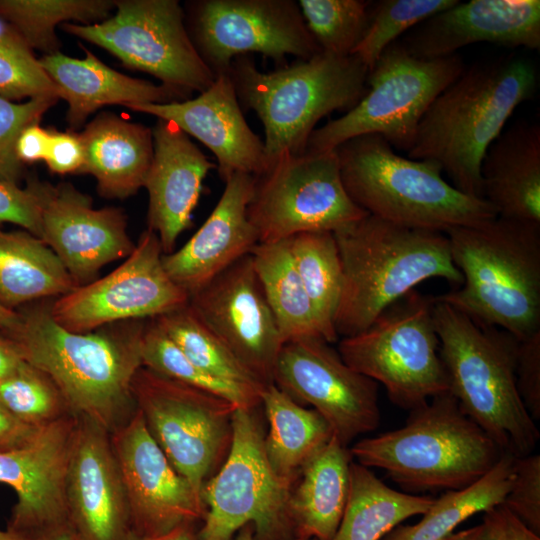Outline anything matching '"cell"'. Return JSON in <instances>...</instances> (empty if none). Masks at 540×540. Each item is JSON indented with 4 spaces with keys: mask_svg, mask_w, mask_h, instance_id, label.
<instances>
[{
    "mask_svg": "<svg viewBox=\"0 0 540 540\" xmlns=\"http://www.w3.org/2000/svg\"><path fill=\"white\" fill-rule=\"evenodd\" d=\"M130 540H198L194 525H183L158 537H139L133 533Z\"/></svg>",
    "mask_w": 540,
    "mask_h": 540,
    "instance_id": "9f6ffc18",
    "label": "cell"
},
{
    "mask_svg": "<svg viewBox=\"0 0 540 540\" xmlns=\"http://www.w3.org/2000/svg\"><path fill=\"white\" fill-rule=\"evenodd\" d=\"M114 16L96 24H64L69 33L110 51L126 66L192 94L215 76L198 54L176 0L116 1Z\"/></svg>",
    "mask_w": 540,
    "mask_h": 540,
    "instance_id": "5bb4252c",
    "label": "cell"
},
{
    "mask_svg": "<svg viewBox=\"0 0 540 540\" xmlns=\"http://www.w3.org/2000/svg\"><path fill=\"white\" fill-rule=\"evenodd\" d=\"M333 233L343 271L334 319L341 338L367 329L388 306L427 279L463 282L445 233L404 227L369 214Z\"/></svg>",
    "mask_w": 540,
    "mask_h": 540,
    "instance_id": "277c9868",
    "label": "cell"
},
{
    "mask_svg": "<svg viewBox=\"0 0 540 540\" xmlns=\"http://www.w3.org/2000/svg\"><path fill=\"white\" fill-rule=\"evenodd\" d=\"M45 428L35 427L20 421L0 405V452L24 448L33 444Z\"/></svg>",
    "mask_w": 540,
    "mask_h": 540,
    "instance_id": "f907efd6",
    "label": "cell"
},
{
    "mask_svg": "<svg viewBox=\"0 0 540 540\" xmlns=\"http://www.w3.org/2000/svg\"><path fill=\"white\" fill-rule=\"evenodd\" d=\"M43 183L26 188L0 181V224L12 223L40 238Z\"/></svg>",
    "mask_w": 540,
    "mask_h": 540,
    "instance_id": "bcb514c9",
    "label": "cell"
},
{
    "mask_svg": "<svg viewBox=\"0 0 540 540\" xmlns=\"http://www.w3.org/2000/svg\"><path fill=\"white\" fill-rule=\"evenodd\" d=\"M435 297L415 289L388 306L364 331L338 340L356 372L381 383L389 400L411 411L449 392L433 319Z\"/></svg>",
    "mask_w": 540,
    "mask_h": 540,
    "instance_id": "9c48e42d",
    "label": "cell"
},
{
    "mask_svg": "<svg viewBox=\"0 0 540 540\" xmlns=\"http://www.w3.org/2000/svg\"><path fill=\"white\" fill-rule=\"evenodd\" d=\"M18 320L17 310H10L0 304V332L12 330L17 325Z\"/></svg>",
    "mask_w": 540,
    "mask_h": 540,
    "instance_id": "6f0895ef",
    "label": "cell"
},
{
    "mask_svg": "<svg viewBox=\"0 0 540 540\" xmlns=\"http://www.w3.org/2000/svg\"><path fill=\"white\" fill-rule=\"evenodd\" d=\"M514 516L540 535V455L515 457L512 485L502 503Z\"/></svg>",
    "mask_w": 540,
    "mask_h": 540,
    "instance_id": "f6af8a7d",
    "label": "cell"
},
{
    "mask_svg": "<svg viewBox=\"0 0 540 540\" xmlns=\"http://www.w3.org/2000/svg\"><path fill=\"white\" fill-rule=\"evenodd\" d=\"M334 150L346 192L369 215L442 233L497 216L485 199L448 183L437 162L402 157L378 134L351 138Z\"/></svg>",
    "mask_w": 540,
    "mask_h": 540,
    "instance_id": "52a82bcc",
    "label": "cell"
},
{
    "mask_svg": "<svg viewBox=\"0 0 540 540\" xmlns=\"http://www.w3.org/2000/svg\"><path fill=\"white\" fill-rule=\"evenodd\" d=\"M56 101L43 97L15 103L0 95V181L18 184L23 163L16 155L17 139L26 127L38 123Z\"/></svg>",
    "mask_w": 540,
    "mask_h": 540,
    "instance_id": "ee69618b",
    "label": "cell"
},
{
    "mask_svg": "<svg viewBox=\"0 0 540 540\" xmlns=\"http://www.w3.org/2000/svg\"><path fill=\"white\" fill-rule=\"evenodd\" d=\"M76 286L56 254L26 230L0 228V304L10 310L61 297Z\"/></svg>",
    "mask_w": 540,
    "mask_h": 540,
    "instance_id": "4dcf8cb0",
    "label": "cell"
},
{
    "mask_svg": "<svg viewBox=\"0 0 540 540\" xmlns=\"http://www.w3.org/2000/svg\"><path fill=\"white\" fill-rule=\"evenodd\" d=\"M234 540H255L254 532L251 525H246L238 531L237 536ZM293 540H314V539H305V538H294Z\"/></svg>",
    "mask_w": 540,
    "mask_h": 540,
    "instance_id": "680465c9",
    "label": "cell"
},
{
    "mask_svg": "<svg viewBox=\"0 0 540 540\" xmlns=\"http://www.w3.org/2000/svg\"><path fill=\"white\" fill-rule=\"evenodd\" d=\"M515 457L504 453L497 464L472 485L445 491L421 520L398 525L381 540H443L473 515L501 505L514 477Z\"/></svg>",
    "mask_w": 540,
    "mask_h": 540,
    "instance_id": "e575fe53",
    "label": "cell"
},
{
    "mask_svg": "<svg viewBox=\"0 0 540 540\" xmlns=\"http://www.w3.org/2000/svg\"><path fill=\"white\" fill-rule=\"evenodd\" d=\"M49 142L50 130L41 128L38 123L29 125L17 139L15 147L17 158L23 164L45 160Z\"/></svg>",
    "mask_w": 540,
    "mask_h": 540,
    "instance_id": "816d5d0a",
    "label": "cell"
},
{
    "mask_svg": "<svg viewBox=\"0 0 540 540\" xmlns=\"http://www.w3.org/2000/svg\"><path fill=\"white\" fill-rule=\"evenodd\" d=\"M190 38L215 78L239 56L259 53L282 62L321 52L293 0H198L187 16Z\"/></svg>",
    "mask_w": 540,
    "mask_h": 540,
    "instance_id": "9a60e30c",
    "label": "cell"
},
{
    "mask_svg": "<svg viewBox=\"0 0 540 540\" xmlns=\"http://www.w3.org/2000/svg\"><path fill=\"white\" fill-rule=\"evenodd\" d=\"M483 523L495 540H540L502 504L484 512Z\"/></svg>",
    "mask_w": 540,
    "mask_h": 540,
    "instance_id": "681fc988",
    "label": "cell"
},
{
    "mask_svg": "<svg viewBox=\"0 0 540 540\" xmlns=\"http://www.w3.org/2000/svg\"><path fill=\"white\" fill-rule=\"evenodd\" d=\"M152 135L153 159L144 184L149 198L148 229L156 233L168 254L191 225L202 182L216 165L169 121L158 119Z\"/></svg>",
    "mask_w": 540,
    "mask_h": 540,
    "instance_id": "484cf974",
    "label": "cell"
},
{
    "mask_svg": "<svg viewBox=\"0 0 540 540\" xmlns=\"http://www.w3.org/2000/svg\"><path fill=\"white\" fill-rule=\"evenodd\" d=\"M0 540H28L26 537L11 530H0Z\"/></svg>",
    "mask_w": 540,
    "mask_h": 540,
    "instance_id": "91938a15",
    "label": "cell"
},
{
    "mask_svg": "<svg viewBox=\"0 0 540 540\" xmlns=\"http://www.w3.org/2000/svg\"><path fill=\"white\" fill-rule=\"evenodd\" d=\"M25 360L17 345L0 332V381L18 369Z\"/></svg>",
    "mask_w": 540,
    "mask_h": 540,
    "instance_id": "f5cc1de1",
    "label": "cell"
},
{
    "mask_svg": "<svg viewBox=\"0 0 540 540\" xmlns=\"http://www.w3.org/2000/svg\"><path fill=\"white\" fill-rule=\"evenodd\" d=\"M127 108L169 121L202 142L216 157L224 183L235 173L256 177L269 167L264 142L246 122L228 73L194 99Z\"/></svg>",
    "mask_w": 540,
    "mask_h": 540,
    "instance_id": "603a6c76",
    "label": "cell"
},
{
    "mask_svg": "<svg viewBox=\"0 0 540 540\" xmlns=\"http://www.w3.org/2000/svg\"><path fill=\"white\" fill-rule=\"evenodd\" d=\"M64 498L68 521L82 540H130L133 535L111 433L86 416H76Z\"/></svg>",
    "mask_w": 540,
    "mask_h": 540,
    "instance_id": "ffe728a7",
    "label": "cell"
},
{
    "mask_svg": "<svg viewBox=\"0 0 540 540\" xmlns=\"http://www.w3.org/2000/svg\"><path fill=\"white\" fill-rule=\"evenodd\" d=\"M251 258L284 343L308 337L325 340L315 309L293 263L287 239L258 243Z\"/></svg>",
    "mask_w": 540,
    "mask_h": 540,
    "instance_id": "836d02e7",
    "label": "cell"
},
{
    "mask_svg": "<svg viewBox=\"0 0 540 540\" xmlns=\"http://www.w3.org/2000/svg\"><path fill=\"white\" fill-rule=\"evenodd\" d=\"M116 6L109 0H0V18L30 47L57 52L60 22L104 20Z\"/></svg>",
    "mask_w": 540,
    "mask_h": 540,
    "instance_id": "74e56055",
    "label": "cell"
},
{
    "mask_svg": "<svg viewBox=\"0 0 540 540\" xmlns=\"http://www.w3.org/2000/svg\"><path fill=\"white\" fill-rule=\"evenodd\" d=\"M272 383L295 402L317 411L347 447L379 426L378 383L350 368L322 338L285 342Z\"/></svg>",
    "mask_w": 540,
    "mask_h": 540,
    "instance_id": "e0dca14e",
    "label": "cell"
},
{
    "mask_svg": "<svg viewBox=\"0 0 540 540\" xmlns=\"http://www.w3.org/2000/svg\"><path fill=\"white\" fill-rule=\"evenodd\" d=\"M482 198L498 217L540 223V126L518 122L488 148Z\"/></svg>",
    "mask_w": 540,
    "mask_h": 540,
    "instance_id": "83f0119b",
    "label": "cell"
},
{
    "mask_svg": "<svg viewBox=\"0 0 540 540\" xmlns=\"http://www.w3.org/2000/svg\"><path fill=\"white\" fill-rule=\"evenodd\" d=\"M295 268L312 302L325 340H339L334 327L343 282L342 264L333 232L316 231L287 239Z\"/></svg>",
    "mask_w": 540,
    "mask_h": 540,
    "instance_id": "d590c367",
    "label": "cell"
},
{
    "mask_svg": "<svg viewBox=\"0 0 540 540\" xmlns=\"http://www.w3.org/2000/svg\"><path fill=\"white\" fill-rule=\"evenodd\" d=\"M141 356L142 365L147 369L224 398L237 408L255 409L261 403L262 392L221 380L196 366L166 335L155 319L145 326Z\"/></svg>",
    "mask_w": 540,
    "mask_h": 540,
    "instance_id": "f35d334b",
    "label": "cell"
},
{
    "mask_svg": "<svg viewBox=\"0 0 540 540\" xmlns=\"http://www.w3.org/2000/svg\"><path fill=\"white\" fill-rule=\"evenodd\" d=\"M349 451L357 463L382 469L410 494L466 488L506 453L450 392L409 411L404 426L359 440Z\"/></svg>",
    "mask_w": 540,
    "mask_h": 540,
    "instance_id": "8992f818",
    "label": "cell"
},
{
    "mask_svg": "<svg viewBox=\"0 0 540 540\" xmlns=\"http://www.w3.org/2000/svg\"><path fill=\"white\" fill-rule=\"evenodd\" d=\"M40 238L76 286L94 281L105 265L128 257L135 247L120 209H95L69 184H43Z\"/></svg>",
    "mask_w": 540,
    "mask_h": 540,
    "instance_id": "44dd1931",
    "label": "cell"
},
{
    "mask_svg": "<svg viewBox=\"0 0 540 540\" xmlns=\"http://www.w3.org/2000/svg\"><path fill=\"white\" fill-rule=\"evenodd\" d=\"M254 182L250 174H233L202 226L180 249L163 254L165 271L189 297L259 243L247 216Z\"/></svg>",
    "mask_w": 540,
    "mask_h": 540,
    "instance_id": "d4e9b609",
    "label": "cell"
},
{
    "mask_svg": "<svg viewBox=\"0 0 540 540\" xmlns=\"http://www.w3.org/2000/svg\"><path fill=\"white\" fill-rule=\"evenodd\" d=\"M537 82L523 57L464 68L423 115L408 158L437 162L456 189L482 198L483 158L516 107L534 97Z\"/></svg>",
    "mask_w": 540,
    "mask_h": 540,
    "instance_id": "7a4b0ae2",
    "label": "cell"
},
{
    "mask_svg": "<svg viewBox=\"0 0 540 540\" xmlns=\"http://www.w3.org/2000/svg\"><path fill=\"white\" fill-rule=\"evenodd\" d=\"M269 423L264 437L267 459L281 477L296 481L301 469L333 437L326 420L306 408L273 383L261 393V403Z\"/></svg>",
    "mask_w": 540,
    "mask_h": 540,
    "instance_id": "d6a6232c",
    "label": "cell"
},
{
    "mask_svg": "<svg viewBox=\"0 0 540 540\" xmlns=\"http://www.w3.org/2000/svg\"><path fill=\"white\" fill-rule=\"evenodd\" d=\"M443 540H495L484 523L453 532Z\"/></svg>",
    "mask_w": 540,
    "mask_h": 540,
    "instance_id": "11a10c76",
    "label": "cell"
},
{
    "mask_svg": "<svg viewBox=\"0 0 540 540\" xmlns=\"http://www.w3.org/2000/svg\"><path fill=\"white\" fill-rule=\"evenodd\" d=\"M29 540H82L69 521L49 527Z\"/></svg>",
    "mask_w": 540,
    "mask_h": 540,
    "instance_id": "db71d44e",
    "label": "cell"
},
{
    "mask_svg": "<svg viewBox=\"0 0 540 540\" xmlns=\"http://www.w3.org/2000/svg\"><path fill=\"white\" fill-rule=\"evenodd\" d=\"M45 161L54 173L79 172L83 164L80 135L50 130V142Z\"/></svg>",
    "mask_w": 540,
    "mask_h": 540,
    "instance_id": "c3c4849f",
    "label": "cell"
},
{
    "mask_svg": "<svg viewBox=\"0 0 540 540\" xmlns=\"http://www.w3.org/2000/svg\"><path fill=\"white\" fill-rule=\"evenodd\" d=\"M75 428L76 416L69 415L46 427L33 444L0 452V483L17 495L8 530L29 540L68 521L64 477Z\"/></svg>",
    "mask_w": 540,
    "mask_h": 540,
    "instance_id": "cb8c5ba5",
    "label": "cell"
},
{
    "mask_svg": "<svg viewBox=\"0 0 540 540\" xmlns=\"http://www.w3.org/2000/svg\"><path fill=\"white\" fill-rule=\"evenodd\" d=\"M131 391L152 438L176 471L201 494L204 483L229 452L237 407L144 366L135 373Z\"/></svg>",
    "mask_w": 540,
    "mask_h": 540,
    "instance_id": "4fadbf2b",
    "label": "cell"
},
{
    "mask_svg": "<svg viewBox=\"0 0 540 540\" xmlns=\"http://www.w3.org/2000/svg\"><path fill=\"white\" fill-rule=\"evenodd\" d=\"M352 461L349 448L333 435L301 469L288 503L295 538H333L348 499Z\"/></svg>",
    "mask_w": 540,
    "mask_h": 540,
    "instance_id": "f546056e",
    "label": "cell"
},
{
    "mask_svg": "<svg viewBox=\"0 0 540 540\" xmlns=\"http://www.w3.org/2000/svg\"><path fill=\"white\" fill-rule=\"evenodd\" d=\"M11 31L12 28L9 26V24L5 22L2 18H0V39L5 37Z\"/></svg>",
    "mask_w": 540,
    "mask_h": 540,
    "instance_id": "94428289",
    "label": "cell"
},
{
    "mask_svg": "<svg viewBox=\"0 0 540 540\" xmlns=\"http://www.w3.org/2000/svg\"><path fill=\"white\" fill-rule=\"evenodd\" d=\"M0 95L8 100L60 98L57 86L13 29L0 39Z\"/></svg>",
    "mask_w": 540,
    "mask_h": 540,
    "instance_id": "7bdbcfd3",
    "label": "cell"
},
{
    "mask_svg": "<svg viewBox=\"0 0 540 540\" xmlns=\"http://www.w3.org/2000/svg\"><path fill=\"white\" fill-rule=\"evenodd\" d=\"M434 499L395 490L352 461L346 507L331 540H381L406 519L423 515Z\"/></svg>",
    "mask_w": 540,
    "mask_h": 540,
    "instance_id": "1f68e13d",
    "label": "cell"
},
{
    "mask_svg": "<svg viewBox=\"0 0 540 540\" xmlns=\"http://www.w3.org/2000/svg\"><path fill=\"white\" fill-rule=\"evenodd\" d=\"M433 319L449 392L460 409L503 452L516 458L532 454L540 432L516 386L519 340L475 322L436 297Z\"/></svg>",
    "mask_w": 540,
    "mask_h": 540,
    "instance_id": "5b68a950",
    "label": "cell"
},
{
    "mask_svg": "<svg viewBox=\"0 0 540 540\" xmlns=\"http://www.w3.org/2000/svg\"><path fill=\"white\" fill-rule=\"evenodd\" d=\"M79 135L83 147L79 172L95 177L101 195L123 199L144 187L153 159L151 129L103 113Z\"/></svg>",
    "mask_w": 540,
    "mask_h": 540,
    "instance_id": "f1b7e54d",
    "label": "cell"
},
{
    "mask_svg": "<svg viewBox=\"0 0 540 540\" xmlns=\"http://www.w3.org/2000/svg\"><path fill=\"white\" fill-rule=\"evenodd\" d=\"M463 282L436 296L517 340L540 331V223L494 217L445 232Z\"/></svg>",
    "mask_w": 540,
    "mask_h": 540,
    "instance_id": "3957f363",
    "label": "cell"
},
{
    "mask_svg": "<svg viewBox=\"0 0 540 540\" xmlns=\"http://www.w3.org/2000/svg\"><path fill=\"white\" fill-rule=\"evenodd\" d=\"M397 42L419 59L448 57L479 42L538 50L540 1H457L412 28Z\"/></svg>",
    "mask_w": 540,
    "mask_h": 540,
    "instance_id": "7402d4cb",
    "label": "cell"
},
{
    "mask_svg": "<svg viewBox=\"0 0 540 540\" xmlns=\"http://www.w3.org/2000/svg\"><path fill=\"white\" fill-rule=\"evenodd\" d=\"M297 3L321 52L340 57L352 54L366 30L371 1L299 0Z\"/></svg>",
    "mask_w": 540,
    "mask_h": 540,
    "instance_id": "b9f144b4",
    "label": "cell"
},
{
    "mask_svg": "<svg viewBox=\"0 0 540 540\" xmlns=\"http://www.w3.org/2000/svg\"><path fill=\"white\" fill-rule=\"evenodd\" d=\"M17 312V325L2 333L27 363L53 380L73 415L86 416L109 433L130 420L136 412L132 380L143 366L142 320L77 333L54 321L50 304Z\"/></svg>",
    "mask_w": 540,
    "mask_h": 540,
    "instance_id": "6da1fadb",
    "label": "cell"
},
{
    "mask_svg": "<svg viewBox=\"0 0 540 540\" xmlns=\"http://www.w3.org/2000/svg\"><path fill=\"white\" fill-rule=\"evenodd\" d=\"M39 63L68 103L67 120L78 128L98 108L108 104H165L189 99L191 94L136 79L108 67L86 51L82 59L55 52Z\"/></svg>",
    "mask_w": 540,
    "mask_h": 540,
    "instance_id": "4316f807",
    "label": "cell"
},
{
    "mask_svg": "<svg viewBox=\"0 0 540 540\" xmlns=\"http://www.w3.org/2000/svg\"><path fill=\"white\" fill-rule=\"evenodd\" d=\"M163 254L156 233L145 230L115 270L50 303L52 318L66 330L86 333L122 321L154 319L187 305L189 295L165 271Z\"/></svg>",
    "mask_w": 540,
    "mask_h": 540,
    "instance_id": "2e32d148",
    "label": "cell"
},
{
    "mask_svg": "<svg viewBox=\"0 0 540 540\" xmlns=\"http://www.w3.org/2000/svg\"><path fill=\"white\" fill-rule=\"evenodd\" d=\"M0 405L20 421L40 428L73 415L53 380L26 361L0 381Z\"/></svg>",
    "mask_w": 540,
    "mask_h": 540,
    "instance_id": "ab89813d",
    "label": "cell"
},
{
    "mask_svg": "<svg viewBox=\"0 0 540 540\" xmlns=\"http://www.w3.org/2000/svg\"><path fill=\"white\" fill-rule=\"evenodd\" d=\"M111 443L135 535L158 537L203 520L201 494L172 466L137 409L111 433Z\"/></svg>",
    "mask_w": 540,
    "mask_h": 540,
    "instance_id": "ac0fdd59",
    "label": "cell"
},
{
    "mask_svg": "<svg viewBox=\"0 0 540 540\" xmlns=\"http://www.w3.org/2000/svg\"><path fill=\"white\" fill-rule=\"evenodd\" d=\"M154 319L187 358L208 374L259 392L267 386L202 323L189 302Z\"/></svg>",
    "mask_w": 540,
    "mask_h": 540,
    "instance_id": "8d00e7d4",
    "label": "cell"
},
{
    "mask_svg": "<svg viewBox=\"0 0 540 540\" xmlns=\"http://www.w3.org/2000/svg\"><path fill=\"white\" fill-rule=\"evenodd\" d=\"M367 214L346 192L335 150L281 153L255 177L247 207L259 243L335 232Z\"/></svg>",
    "mask_w": 540,
    "mask_h": 540,
    "instance_id": "7c38bea8",
    "label": "cell"
},
{
    "mask_svg": "<svg viewBox=\"0 0 540 540\" xmlns=\"http://www.w3.org/2000/svg\"><path fill=\"white\" fill-rule=\"evenodd\" d=\"M254 409L237 408L229 452L204 483L206 512L198 540H232L251 525L255 540H293L288 503L294 480L279 476L264 448Z\"/></svg>",
    "mask_w": 540,
    "mask_h": 540,
    "instance_id": "8fae6325",
    "label": "cell"
},
{
    "mask_svg": "<svg viewBox=\"0 0 540 540\" xmlns=\"http://www.w3.org/2000/svg\"><path fill=\"white\" fill-rule=\"evenodd\" d=\"M189 305L234 356L265 385L284 344L251 254L189 297Z\"/></svg>",
    "mask_w": 540,
    "mask_h": 540,
    "instance_id": "d6986e66",
    "label": "cell"
},
{
    "mask_svg": "<svg viewBox=\"0 0 540 540\" xmlns=\"http://www.w3.org/2000/svg\"><path fill=\"white\" fill-rule=\"evenodd\" d=\"M458 0H381L372 2L366 30L352 54L369 71L382 53L418 24Z\"/></svg>",
    "mask_w": 540,
    "mask_h": 540,
    "instance_id": "60d3db41",
    "label": "cell"
},
{
    "mask_svg": "<svg viewBox=\"0 0 540 540\" xmlns=\"http://www.w3.org/2000/svg\"><path fill=\"white\" fill-rule=\"evenodd\" d=\"M463 70L457 54L419 59L396 41L369 71L361 100L343 116L315 128L306 150L331 151L351 138L378 134L393 148L408 152L431 103Z\"/></svg>",
    "mask_w": 540,
    "mask_h": 540,
    "instance_id": "30bf717a",
    "label": "cell"
},
{
    "mask_svg": "<svg viewBox=\"0 0 540 540\" xmlns=\"http://www.w3.org/2000/svg\"><path fill=\"white\" fill-rule=\"evenodd\" d=\"M518 393L534 421L540 419V331L518 341L515 365Z\"/></svg>",
    "mask_w": 540,
    "mask_h": 540,
    "instance_id": "7dc6e473",
    "label": "cell"
},
{
    "mask_svg": "<svg viewBox=\"0 0 540 540\" xmlns=\"http://www.w3.org/2000/svg\"><path fill=\"white\" fill-rule=\"evenodd\" d=\"M368 73L353 55L324 52L267 73L239 56L228 72L241 108L263 124L269 165L283 152L303 153L322 118L352 109L366 93Z\"/></svg>",
    "mask_w": 540,
    "mask_h": 540,
    "instance_id": "ba28073f",
    "label": "cell"
}]
</instances>
